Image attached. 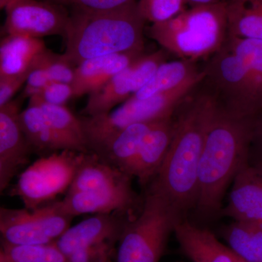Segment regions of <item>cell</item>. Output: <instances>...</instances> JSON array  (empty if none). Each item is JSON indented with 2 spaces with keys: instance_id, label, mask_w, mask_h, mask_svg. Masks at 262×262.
I'll return each instance as SVG.
<instances>
[{
  "instance_id": "6da1fadb",
  "label": "cell",
  "mask_w": 262,
  "mask_h": 262,
  "mask_svg": "<svg viewBox=\"0 0 262 262\" xmlns=\"http://www.w3.org/2000/svg\"><path fill=\"white\" fill-rule=\"evenodd\" d=\"M217 106L215 95L202 81L176 110L168 154L150 182L149 189L163 194L183 215L196 206L202 152Z\"/></svg>"
},
{
  "instance_id": "7a4b0ae2",
  "label": "cell",
  "mask_w": 262,
  "mask_h": 262,
  "mask_svg": "<svg viewBox=\"0 0 262 262\" xmlns=\"http://www.w3.org/2000/svg\"><path fill=\"white\" fill-rule=\"evenodd\" d=\"M254 117L233 115L218 101L200 163L195 206L200 211L213 213L220 210L229 186L249 161Z\"/></svg>"
},
{
  "instance_id": "3957f363",
  "label": "cell",
  "mask_w": 262,
  "mask_h": 262,
  "mask_svg": "<svg viewBox=\"0 0 262 262\" xmlns=\"http://www.w3.org/2000/svg\"><path fill=\"white\" fill-rule=\"evenodd\" d=\"M204 82L229 113L253 117L262 111V40L227 36L206 60Z\"/></svg>"
},
{
  "instance_id": "277c9868",
  "label": "cell",
  "mask_w": 262,
  "mask_h": 262,
  "mask_svg": "<svg viewBox=\"0 0 262 262\" xmlns=\"http://www.w3.org/2000/svg\"><path fill=\"white\" fill-rule=\"evenodd\" d=\"M145 20L137 1L108 11L73 8L66 29V56L76 67L91 58L144 51Z\"/></svg>"
},
{
  "instance_id": "5b68a950",
  "label": "cell",
  "mask_w": 262,
  "mask_h": 262,
  "mask_svg": "<svg viewBox=\"0 0 262 262\" xmlns=\"http://www.w3.org/2000/svg\"><path fill=\"white\" fill-rule=\"evenodd\" d=\"M147 33L179 59L206 61L220 51L228 36L227 3L190 7L170 20L151 24Z\"/></svg>"
},
{
  "instance_id": "8992f818",
  "label": "cell",
  "mask_w": 262,
  "mask_h": 262,
  "mask_svg": "<svg viewBox=\"0 0 262 262\" xmlns=\"http://www.w3.org/2000/svg\"><path fill=\"white\" fill-rule=\"evenodd\" d=\"M182 219L165 196L148 189L140 213L129 221L118 241L116 262H159Z\"/></svg>"
},
{
  "instance_id": "52a82bcc",
  "label": "cell",
  "mask_w": 262,
  "mask_h": 262,
  "mask_svg": "<svg viewBox=\"0 0 262 262\" xmlns=\"http://www.w3.org/2000/svg\"><path fill=\"white\" fill-rule=\"evenodd\" d=\"M204 78L205 75L178 89L150 98H129L105 115L81 117L89 151L92 152L100 144L132 124L158 121L173 116L180 103Z\"/></svg>"
},
{
  "instance_id": "ba28073f",
  "label": "cell",
  "mask_w": 262,
  "mask_h": 262,
  "mask_svg": "<svg viewBox=\"0 0 262 262\" xmlns=\"http://www.w3.org/2000/svg\"><path fill=\"white\" fill-rule=\"evenodd\" d=\"M84 154L66 149L39 158L20 174L10 194L29 210L51 203L69 190Z\"/></svg>"
},
{
  "instance_id": "9c48e42d",
  "label": "cell",
  "mask_w": 262,
  "mask_h": 262,
  "mask_svg": "<svg viewBox=\"0 0 262 262\" xmlns=\"http://www.w3.org/2000/svg\"><path fill=\"white\" fill-rule=\"evenodd\" d=\"M75 217L66 213L61 202L34 210L0 208L2 242L19 246L53 244L70 227Z\"/></svg>"
},
{
  "instance_id": "30bf717a",
  "label": "cell",
  "mask_w": 262,
  "mask_h": 262,
  "mask_svg": "<svg viewBox=\"0 0 262 262\" xmlns=\"http://www.w3.org/2000/svg\"><path fill=\"white\" fill-rule=\"evenodd\" d=\"M168 52H153L136 60L125 70L114 76L107 83L89 95L82 114L84 117H96L113 111L142 89L164 62L168 61Z\"/></svg>"
},
{
  "instance_id": "8fae6325",
  "label": "cell",
  "mask_w": 262,
  "mask_h": 262,
  "mask_svg": "<svg viewBox=\"0 0 262 262\" xmlns=\"http://www.w3.org/2000/svg\"><path fill=\"white\" fill-rule=\"evenodd\" d=\"M4 32L39 38L64 37L70 15L60 4L41 0H13L5 8Z\"/></svg>"
},
{
  "instance_id": "7c38bea8",
  "label": "cell",
  "mask_w": 262,
  "mask_h": 262,
  "mask_svg": "<svg viewBox=\"0 0 262 262\" xmlns=\"http://www.w3.org/2000/svg\"><path fill=\"white\" fill-rule=\"evenodd\" d=\"M20 103L15 100L0 107V191L3 192L29 162L32 151L20 122Z\"/></svg>"
},
{
  "instance_id": "4fadbf2b",
  "label": "cell",
  "mask_w": 262,
  "mask_h": 262,
  "mask_svg": "<svg viewBox=\"0 0 262 262\" xmlns=\"http://www.w3.org/2000/svg\"><path fill=\"white\" fill-rule=\"evenodd\" d=\"M133 218L117 213L96 214L70 227L55 244L67 256L86 246L104 242L115 244Z\"/></svg>"
},
{
  "instance_id": "5bb4252c",
  "label": "cell",
  "mask_w": 262,
  "mask_h": 262,
  "mask_svg": "<svg viewBox=\"0 0 262 262\" xmlns=\"http://www.w3.org/2000/svg\"><path fill=\"white\" fill-rule=\"evenodd\" d=\"M222 212L236 222H262V163L249 160L239 170Z\"/></svg>"
},
{
  "instance_id": "9a60e30c",
  "label": "cell",
  "mask_w": 262,
  "mask_h": 262,
  "mask_svg": "<svg viewBox=\"0 0 262 262\" xmlns=\"http://www.w3.org/2000/svg\"><path fill=\"white\" fill-rule=\"evenodd\" d=\"M138 200L137 194L132 189L67 192L65 198L60 202L66 213L75 217L85 213H117L130 215L138 203Z\"/></svg>"
},
{
  "instance_id": "2e32d148",
  "label": "cell",
  "mask_w": 262,
  "mask_h": 262,
  "mask_svg": "<svg viewBox=\"0 0 262 262\" xmlns=\"http://www.w3.org/2000/svg\"><path fill=\"white\" fill-rule=\"evenodd\" d=\"M145 54L144 51L115 53L91 58L76 67L72 87L75 98L90 95L101 89L114 76Z\"/></svg>"
},
{
  "instance_id": "e0dca14e",
  "label": "cell",
  "mask_w": 262,
  "mask_h": 262,
  "mask_svg": "<svg viewBox=\"0 0 262 262\" xmlns=\"http://www.w3.org/2000/svg\"><path fill=\"white\" fill-rule=\"evenodd\" d=\"M174 128L173 115L157 122L143 140L131 173L143 185L151 182L161 168L173 139Z\"/></svg>"
},
{
  "instance_id": "ac0fdd59",
  "label": "cell",
  "mask_w": 262,
  "mask_h": 262,
  "mask_svg": "<svg viewBox=\"0 0 262 262\" xmlns=\"http://www.w3.org/2000/svg\"><path fill=\"white\" fill-rule=\"evenodd\" d=\"M158 121L132 124L100 144L92 152L132 177L133 167L143 140Z\"/></svg>"
},
{
  "instance_id": "d6986e66",
  "label": "cell",
  "mask_w": 262,
  "mask_h": 262,
  "mask_svg": "<svg viewBox=\"0 0 262 262\" xmlns=\"http://www.w3.org/2000/svg\"><path fill=\"white\" fill-rule=\"evenodd\" d=\"M174 233L183 252L193 262H236L237 256L213 232L184 218L176 225Z\"/></svg>"
},
{
  "instance_id": "ffe728a7",
  "label": "cell",
  "mask_w": 262,
  "mask_h": 262,
  "mask_svg": "<svg viewBox=\"0 0 262 262\" xmlns=\"http://www.w3.org/2000/svg\"><path fill=\"white\" fill-rule=\"evenodd\" d=\"M132 177L100 159L93 152L84 154L67 192L132 190Z\"/></svg>"
},
{
  "instance_id": "44dd1931",
  "label": "cell",
  "mask_w": 262,
  "mask_h": 262,
  "mask_svg": "<svg viewBox=\"0 0 262 262\" xmlns=\"http://www.w3.org/2000/svg\"><path fill=\"white\" fill-rule=\"evenodd\" d=\"M46 48L39 38L7 34L0 43V77L29 72L33 62Z\"/></svg>"
},
{
  "instance_id": "7402d4cb",
  "label": "cell",
  "mask_w": 262,
  "mask_h": 262,
  "mask_svg": "<svg viewBox=\"0 0 262 262\" xmlns=\"http://www.w3.org/2000/svg\"><path fill=\"white\" fill-rule=\"evenodd\" d=\"M196 63L183 59L164 62L149 82L130 98L144 99L163 94L204 75V72Z\"/></svg>"
},
{
  "instance_id": "603a6c76",
  "label": "cell",
  "mask_w": 262,
  "mask_h": 262,
  "mask_svg": "<svg viewBox=\"0 0 262 262\" xmlns=\"http://www.w3.org/2000/svg\"><path fill=\"white\" fill-rule=\"evenodd\" d=\"M42 108L46 117L66 149L78 152H90L80 118L70 108L61 105L45 102L37 96H32Z\"/></svg>"
},
{
  "instance_id": "cb8c5ba5",
  "label": "cell",
  "mask_w": 262,
  "mask_h": 262,
  "mask_svg": "<svg viewBox=\"0 0 262 262\" xmlns=\"http://www.w3.org/2000/svg\"><path fill=\"white\" fill-rule=\"evenodd\" d=\"M20 122L32 151L51 154L66 150L42 108L32 98H29L27 108L20 112Z\"/></svg>"
},
{
  "instance_id": "d4e9b609",
  "label": "cell",
  "mask_w": 262,
  "mask_h": 262,
  "mask_svg": "<svg viewBox=\"0 0 262 262\" xmlns=\"http://www.w3.org/2000/svg\"><path fill=\"white\" fill-rule=\"evenodd\" d=\"M228 35L262 40V0H227Z\"/></svg>"
},
{
  "instance_id": "484cf974",
  "label": "cell",
  "mask_w": 262,
  "mask_h": 262,
  "mask_svg": "<svg viewBox=\"0 0 262 262\" xmlns=\"http://www.w3.org/2000/svg\"><path fill=\"white\" fill-rule=\"evenodd\" d=\"M223 234L237 257L248 262H262V222L234 221Z\"/></svg>"
},
{
  "instance_id": "4316f807",
  "label": "cell",
  "mask_w": 262,
  "mask_h": 262,
  "mask_svg": "<svg viewBox=\"0 0 262 262\" xmlns=\"http://www.w3.org/2000/svg\"><path fill=\"white\" fill-rule=\"evenodd\" d=\"M0 262H70L56 244L19 246L2 242Z\"/></svg>"
},
{
  "instance_id": "83f0119b",
  "label": "cell",
  "mask_w": 262,
  "mask_h": 262,
  "mask_svg": "<svg viewBox=\"0 0 262 262\" xmlns=\"http://www.w3.org/2000/svg\"><path fill=\"white\" fill-rule=\"evenodd\" d=\"M32 66L42 69L52 82L72 84L75 80L77 67L65 53L58 54L46 48L38 55Z\"/></svg>"
},
{
  "instance_id": "f1b7e54d",
  "label": "cell",
  "mask_w": 262,
  "mask_h": 262,
  "mask_svg": "<svg viewBox=\"0 0 262 262\" xmlns=\"http://www.w3.org/2000/svg\"><path fill=\"white\" fill-rule=\"evenodd\" d=\"M138 8L146 22L162 23L187 10L186 0H137Z\"/></svg>"
},
{
  "instance_id": "f546056e",
  "label": "cell",
  "mask_w": 262,
  "mask_h": 262,
  "mask_svg": "<svg viewBox=\"0 0 262 262\" xmlns=\"http://www.w3.org/2000/svg\"><path fill=\"white\" fill-rule=\"evenodd\" d=\"M115 244L110 242L80 248L67 256L70 262H107L111 258Z\"/></svg>"
},
{
  "instance_id": "4dcf8cb0",
  "label": "cell",
  "mask_w": 262,
  "mask_h": 262,
  "mask_svg": "<svg viewBox=\"0 0 262 262\" xmlns=\"http://www.w3.org/2000/svg\"><path fill=\"white\" fill-rule=\"evenodd\" d=\"M34 96L46 103L66 106L72 98H75V92L72 84L51 82Z\"/></svg>"
},
{
  "instance_id": "1f68e13d",
  "label": "cell",
  "mask_w": 262,
  "mask_h": 262,
  "mask_svg": "<svg viewBox=\"0 0 262 262\" xmlns=\"http://www.w3.org/2000/svg\"><path fill=\"white\" fill-rule=\"evenodd\" d=\"M135 1L137 0H59L57 3L94 11H108L118 9Z\"/></svg>"
},
{
  "instance_id": "d6a6232c",
  "label": "cell",
  "mask_w": 262,
  "mask_h": 262,
  "mask_svg": "<svg viewBox=\"0 0 262 262\" xmlns=\"http://www.w3.org/2000/svg\"><path fill=\"white\" fill-rule=\"evenodd\" d=\"M29 73L0 77V107L13 100L15 93L27 82Z\"/></svg>"
},
{
  "instance_id": "836d02e7",
  "label": "cell",
  "mask_w": 262,
  "mask_h": 262,
  "mask_svg": "<svg viewBox=\"0 0 262 262\" xmlns=\"http://www.w3.org/2000/svg\"><path fill=\"white\" fill-rule=\"evenodd\" d=\"M52 82L49 76L42 69L32 66L29 71L27 85L23 92L24 98L36 96L48 84Z\"/></svg>"
},
{
  "instance_id": "e575fe53",
  "label": "cell",
  "mask_w": 262,
  "mask_h": 262,
  "mask_svg": "<svg viewBox=\"0 0 262 262\" xmlns=\"http://www.w3.org/2000/svg\"><path fill=\"white\" fill-rule=\"evenodd\" d=\"M249 160L262 163V111L254 117Z\"/></svg>"
},
{
  "instance_id": "d590c367",
  "label": "cell",
  "mask_w": 262,
  "mask_h": 262,
  "mask_svg": "<svg viewBox=\"0 0 262 262\" xmlns=\"http://www.w3.org/2000/svg\"><path fill=\"white\" fill-rule=\"evenodd\" d=\"M187 5L190 7L203 6V5H210L220 3L222 0H186Z\"/></svg>"
},
{
  "instance_id": "8d00e7d4",
  "label": "cell",
  "mask_w": 262,
  "mask_h": 262,
  "mask_svg": "<svg viewBox=\"0 0 262 262\" xmlns=\"http://www.w3.org/2000/svg\"><path fill=\"white\" fill-rule=\"evenodd\" d=\"M13 0H0V8L1 9H5V7L10 4Z\"/></svg>"
},
{
  "instance_id": "74e56055",
  "label": "cell",
  "mask_w": 262,
  "mask_h": 262,
  "mask_svg": "<svg viewBox=\"0 0 262 262\" xmlns=\"http://www.w3.org/2000/svg\"><path fill=\"white\" fill-rule=\"evenodd\" d=\"M236 262H248L244 261V260L241 259V258H239V257H237V259H236Z\"/></svg>"
},
{
  "instance_id": "f35d334b",
  "label": "cell",
  "mask_w": 262,
  "mask_h": 262,
  "mask_svg": "<svg viewBox=\"0 0 262 262\" xmlns=\"http://www.w3.org/2000/svg\"><path fill=\"white\" fill-rule=\"evenodd\" d=\"M50 1L54 2V3H58L59 0H50Z\"/></svg>"
},
{
  "instance_id": "ab89813d",
  "label": "cell",
  "mask_w": 262,
  "mask_h": 262,
  "mask_svg": "<svg viewBox=\"0 0 262 262\" xmlns=\"http://www.w3.org/2000/svg\"><path fill=\"white\" fill-rule=\"evenodd\" d=\"M107 262H113V261H112L111 258H110V259L108 260V261Z\"/></svg>"
}]
</instances>
